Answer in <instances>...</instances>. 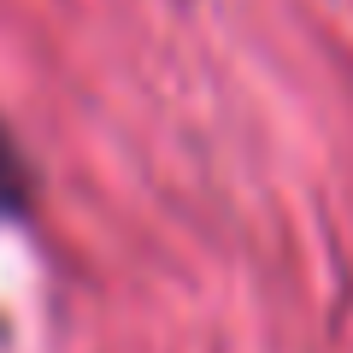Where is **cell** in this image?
I'll list each match as a JSON object with an SVG mask.
<instances>
[{"label": "cell", "mask_w": 353, "mask_h": 353, "mask_svg": "<svg viewBox=\"0 0 353 353\" xmlns=\"http://www.w3.org/2000/svg\"><path fill=\"white\" fill-rule=\"evenodd\" d=\"M30 206V165L12 148V136L0 130V218H18Z\"/></svg>", "instance_id": "6da1fadb"}]
</instances>
